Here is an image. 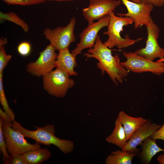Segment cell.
I'll list each match as a JSON object with an SVG mask.
<instances>
[{
  "label": "cell",
  "instance_id": "obj_4",
  "mask_svg": "<svg viewBox=\"0 0 164 164\" xmlns=\"http://www.w3.org/2000/svg\"><path fill=\"white\" fill-rule=\"evenodd\" d=\"M2 127L7 149L10 156L22 154L41 147L38 142L34 144L28 142L23 134L13 128L12 123L3 121Z\"/></svg>",
  "mask_w": 164,
  "mask_h": 164
},
{
  "label": "cell",
  "instance_id": "obj_27",
  "mask_svg": "<svg viewBox=\"0 0 164 164\" xmlns=\"http://www.w3.org/2000/svg\"><path fill=\"white\" fill-rule=\"evenodd\" d=\"M150 137L156 140L159 139L164 141V123Z\"/></svg>",
  "mask_w": 164,
  "mask_h": 164
},
{
  "label": "cell",
  "instance_id": "obj_10",
  "mask_svg": "<svg viewBox=\"0 0 164 164\" xmlns=\"http://www.w3.org/2000/svg\"><path fill=\"white\" fill-rule=\"evenodd\" d=\"M55 49L51 44L39 53L38 59L29 63L27 67L29 73L37 77L43 76L52 70L55 67L57 55Z\"/></svg>",
  "mask_w": 164,
  "mask_h": 164
},
{
  "label": "cell",
  "instance_id": "obj_35",
  "mask_svg": "<svg viewBox=\"0 0 164 164\" xmlns=\"http://www.w3.org/2000/svg\"><path fill=\"white\" fill-rule=\"evenodd\" d=\"M163 69L164 71V62H163Z\"/></svg>",
  "mask_w": 164,
  "mask_h": 164
},
{
  "label": "cell",
  "instance_id": "obj_25",
  "mask_svg": "<svg viewBox=\"0 0 164 164\" xmlns=\"http://www.w3.org/2000/svg\"><path fill=\"white\" fill-rule=\"evenodd\" d=\"M31 50L30 44L26 41L20 43L17 48L18 52L22 56H26L29 55Z\"/></svg>",
  "mask_w": 164,
  "mask_h": 164
},
{
  "label": "cell",
  "instance_id": "obj_19",
  "mask_svg": "<svg viewBox=\"0 0 164 164\" xmlns=\"http://www.w3.org/2000/svg\"><path fill=\"white\" fill-rule=\"evenodd\" d=\"M136 155L135 153L117 150L111 152L105 161L106 164H131L133 158Z\"/></svg>",
  "mask_w": 164,
  "mask_h": 164
},
{
  "label": "cell",
  "instance_id": "obj_17",
  "mask_svg": "<svg viewBox=\"0 0 164 164\" xmlns=\"http://www.w3.org/2000/svg\"><path fill=\"white\" fill-rule=\"evenodd\" d=\"M105 140L108 143L114 145L121 149L127 143L128 140L125 132L118 115L115 121L114 130L111 134L106 137Z\"/></svg>",
  "mask_w": 164,
  "mask_h": 164
},
{
  "label": "cell",
  "instance_id": "obj_20",
  "mask_svg": "<svg viewBox=\"0 0 164 164\" xmlns=\"http://www.w3.org/2000/svg\"><path fill=\"white\" fill-rule=\"evenodd\" d=\"M0 19L1 22L8 21L15 24L21 27L25 32H27L29 30L28 24L13 12L5 13L0 12Z\"/></svg>",
  "mask_w": 164,
  "mask_h": 164
},
{
  "label": "cell",
  "instance_id": "obj_31",
  "mask_svg": "<svg viewBox=\"0 0 164 164\" xmlns=\"http://www.w3.org/2000/svg\"><path fill=\"white\" fill-rule=\"evenodd\" d=\"M7 43V40L5 38H2L0 40V47L4 46Z\"/></svg>",
  "mask_w": 164,
  "mask_h": 164
},
{
  "label": "cell",
  "instance_id": "obj_5",
  "mask_svg": "<svg viewBox=\"0 0 164 164\" xmlns=\"http://www.w3.org/2000/svg\"><path fill=\"white\" fill-rule=\"evenodd\" d=\"M62 71L56 68L43 76L45 90L50 94L57 97H63L75 82Z\"/></svg>",
  "mask_w": 164,
  "mask_h": 164
},
{
  "label": "cell",
  "instance_id": "obj_34",
  "mask_svg": "<svg viewBox=\"0 0 164 164\" xmlns=\"http://www.w3.org/2000/svg\"><path fill=\"white\" fill-rule=\"evenodd\" d=\"M131 1L136 3H141L139 0H131Z\"/></svg>",
  "mask_w": 164,
  "mask_h": 164
},
{
  "label": "cell",
  "instance_id": "obj_18",
  "mask_svg": "<svg viewBox=\"0 0 164 164\" xmlns=\"http://www.w3.org/2000/svg\"><path fill=\"white\" fill-rule=\"evenodd\" d=\"M50 151L46 148H39L29 151L22 154L25 164H40L51 156Z\"/></svg>",
  "mask_w": 164,
  "mask_h": 164
},
{
  "label": "cell",
  "instance_id": "obj_6",
  "mask_svg": "<svg viewBox=\"0 0 164 164\" xmlns=\"http://www.w3.org/2000/svg\"><path fill=\"white\" fill-rule=\"evenodd\" d=\"M122 54L126 60L121 62V64L128 72L138 73L150 72L159 76L164 73L163 62L149 60L135 52H123Z\"/></svg>",
  "mask_w": 164,
  "mask_h": 164
},
{
  "label": "cell",
  "instance_id": "obj_1",
  "mask_svg": "<svg viewBox=\"0 0 164 164\" xmlns=\"http://www.w3.org/2000/svg\"><path fill=\"white\" fill-rule=\"evenodd\" d=\"M112 50L107 47L98 35L94 46L84 54L87 58H93L98 62L97 67L103 74L106 72L116 85L118 82L123 83V79L128 75V71L121 64L119 56L112 55Z\"/></svg>",
  "mask_w": 164,
  "mask_h": 164
},
{
  "label": "cell",
  "instance_id": "obj_22",
  "mask_svg": "<svg viewBox=\"0 0 164 164\" xmlns=\"http://www.w3.org/2000/svg\"><path fill=\"white\" fill-rule=\"evenodd\" d=\"M3 121V120L1 118L0 119V149L3 155V159L5 161L9 159L11 156L7 151L3 134L2 125Z\"/></svg>",
  "mask_w": 164,
  "mask_h": 164
},
{
  "label": "cell",
  "instance_id": "obj_9",
  "mask_svg": "<svg viewBox=\"0 0 164 164\" xmlns=\"http://www.w3.org/2000/svg\"><path fill=\"white\" fill-rule=\"evenodd\" d=\"M109 15H106L96 22L88 24L87 26L80 33V41L71 53L76 56L81 53L87 48H93L98 35L99 31L103 28L108 27L110 20Z\"/></svg>",
  "mask_w": 164,
  "mask_h": 164
},
{
  "label": "cell",
  "instance_id": "obj_11",
  "mask_svg": "<svg viewBox=\"0 0 164 164\" xmlns=\"http://www.w3.org/2000/svg\"><path fill=\"white\" fill-rule=\"evenodd\" d=\"M88 6L82 9V14L88 24L99 20L114 12L122 3L121 0H89Z\"/></svg>",
  "mask_w": 164,
  "mask_h": 164
},
{
  "label": "cell",
  "instance_id": "obj_23",
  "mask_svg": "<svg viewBox=\"0 0 164 164\" xmlns=\"http://www.w3.org/2000/svg\"><path fill=\"white\" fill-rule=\"evenodd\" d=\"M9 5H28L44 2L46 0H2Z\"/></svg>",
  "mask_w": 164,
  "mask_h": 164
},
{
  "label": "cell",
  "instance_id": "obj_30",
  "mask_svg": "<svg viewBox=\"0 0 164 164\" xmlns=\"http://www.w3.org/2000/svg\"><path fill=\"white\" fill-rule=\"evenodd\" d=\"M157 160L160 164H164V154L159 155L157 157Z\"/></svg>",
  "mask_w": 164,
  "mask_h": 164
},
{
  "label": "cell",
  "instance_id": "obj_7",
  "mask_svg": "<svg viewBox=\"0 0 164 164\" xmlns=\"http://www.w3.org/2000/svg\"><path fill=\"white\" fill-rule=\"evenodd\" d=\"M76 23V20L73 17L65 26L58 27L53 29L46 28L44 31L43 34L56 50L68 48L70 44L76 39L74 33Z\"/></svg>",
  "mask_w": 164,
  "mask_h": 164
},
{
  "label": "cell",
  "instance_id": "obj_24",
  "mask_svg": "<svg viewBox=\"0 0 164 164\" xmlns=\"http://www.w3.org/2000/svg\"><path fill=\"white\" fill-rule=\"evenodd\" d=\"M12 58L10 55L7 54L5 51L4 46L0 47V73L3 71Z\"/></svg>",
  "mask_w": 164,
  "mask_h": 164
},
{
  "label": "cell",
  "instance_id": "obj_26",
  "mask_svg": "<svg viewBox=\"0 0 164 164\" xmlns=\"http://www.w3.org/2000/svg\"><path fill=\"white\" fill-rule=\"evenodd\" d=\"M5 164H25L22 154H18L11 156L9 159L5 161Z\"/></svg>",
  "mask_w": 164,
  "mask_h": 164
},
{
  "label": "cell",
  "instance_id": "obj_13",
  "mask_svg": "<svg viewBox=\"0 0 164 164\" xmlns=\"http://www.w3.org/2000/svg\"><path fill=\"white\" fill-rule=\"evenodd\" d=\"M161 126V125L147 120L137 130L128 141L122 150L134 153L139 151L137 147L145 139L151 136Z\"/></svg>",
  "mask_w": 164,
  "mask_h": 164
},
{
  "label": "cell",
  "instance_id": "obj_32",
  "mask_svg": "<svg viewBox=\"0 0 164 164\" xmlns=\"http://www.w3.org/2000/svg\"><path fill=\"white\" fill-rule=\"evenodd\" d=\"M48 1H73V0H48Z\"/></svg>",
  "mask_w": 164,
  "mask_h": 164
},
{
  "label": "cell",
  "instance_id": "obj_2",
  "mask_svg": "<svg viewBox=\"0 0 164 164\" xmlns=\"http://www.w3.org/2000/svg\"><path fill=\"white\" fill-rule=\"evenodd\" d=\"M12 127L25 137L32 139L39 144L47 146L54 145L63 153H70L74 148L73 141L60 138L55 135V129L54 125L48 124L42 127L35 126L36 130H30L15 121L12 123Z\"/></svg>",
  "mask_w": 164,
  "mask_h": 164
},
{
  "label": "cell",
  "instance_id": "obj_16",
  "mask_svg": "<svg viewBox=\"0 0 164 164\" xmlns=\"http://www.w3.org/2000/svg\"><path fill=\"white\" fill-rule=\"evenodd\" d=\"M140 145L142 150L139 156L143 163H150L152 158L157 153L164 152V149L159 147L156 144V140L150 136L145 139Z\"/></svg>",
  "mask_w": 164,
  "mask_h": 164
},
{
  "label": "cell",
  "instance_id": "obj_15",
  "mask_svg": "<svg viewBox=\"0 0 164 164\" xmlns=\"http://www.w3.org/2000/svg\"><path fill=\"white\" fill-rule=\"evenodd\" d=\"M118 115L120 118L128 141L132 135L148 120L141 117H132L123 111L120 112Z\"/></svg>",
  "mask_w": 164,
  "mask_h": 164
},
{
  "label": "cell",
  "instance_id": "obj_33",
  "mask_svg": "<svg viewBox=\"0 0 164 164\" xmlns=\"http://www.w3.org/2000/svg\"><path fill=\"white\" fill-rule=\"evenodd\" d=\"M156 62H164V58L161 59H159Z\"/></svg>",
  "mask_w": 164,
  "mask_h": 164
},
{
  "label": "cell",
  "instance_id": "obj_21",
  "mask_svg": "<svg viewBox=\"0 0 164 164\" xmlns=\"http://www.w3.org/2000/svg\"><path fill=\"white\" fill-rule=\"evenodd\" d=\"M2 73H0V101L4 110L11 117L13 122L14 121L15 114L10 108L5 94L2 82Z\"/></svg>",
  "mask_w": 164,
  "mask_h": 164
},
{
  "label": "cell",
  "instance_id": "obj_12",
  "mask_svg": "<svg viewBox=\"0 0 164 164\" xmlns=\"http://www.w3.org/2000/svg\"><path fill=\"white\" fill-rule=\"evenodd\" d=\"M126 7L125 13H117L120 16L130 17L134 20V26L137 29L143 26H146L152 18L151 13L154 6L144 2L136 3L129 0H121Z\"/></svg>",
  "mask_w": 164,
  "mask_h": 164
},
{
  "label": "cell",
  "instance_id": "obj_3",
  "mask_svg": "<svg viewBox=\"0 0 164 164\" xmlns=\"http://www.w3.org/2000/svg\"><path fill=\"white\" fill-rule=\"evenodd\" d=\"M109 15L110 18L108 29L103 33L108 37L107 40L104 43L107 47L111 49L116 46L120 49L126 48L143 39L139 38L136 39H132L128 34L125 38L121 37L120 33L123 30V27L132 24L134 20L127 16H116L114 12L110 13Z\"/></svg>",
  "mask_w": 164,
  "mask_h": 164
},
{
  "label": "cell",
  "instance_id": "obj_28",
  "mask_svg": "<svg viewBox=\"0 0 164 164\" xmlns=\"http://www.w3.org/2000/svg\"><path fill=\"white\" fill-rule=\"evenodd\" d=\"M141 2L152 4L154 6L160 7L164 5V0H139Z\"/></svg>",
  "mask_w": 164,
  "mask_h": 164
},
{
  "label": "cell",
  "instance_id": "obj_14",
  "mask_svg": "<svg viewBox=\"0 0 164 164\" xmlns=\"http://www.w3.org/2000/svg\"><path fill=\"white\" fill-rule=\"evenodd\" d=\"M76 56L70 53L68 48L59 51L56 60L55 67L67 74L70 77L77 76V73L74 68L77 66Z\"/></svg>",
  "mask_w": 164,
  "mask_h": 164
},
{
  "label": "cell",
  "instance_id": "obj_8",
  "mask_svg": "<svg viewBox=\"0 0 164 164\" xmlns=\"http://www.w3.org/2000/svg\"><path fill=\"white\" fill-rule=\"evenodd\" d=\"M147 38L145 46L138 49L134 52L146 59L151 61L156 58H164V49L161 47L158 43L159 29L152 19L146 26Z\"/></svg>",
  "mask_w": 164,
  "mask_h": 164
},
{
  "label": "cell",
  "instance_id": "obj_29",
  "mask_svg": "<svg viewBox=\"0 0 164 164\" xmlns=\"http://www.w3.org/2000/svg\"><path fill=\"white\" fill-rule=\"evenodd\" d=\"M0 116L4 121L12 123L13 121L10 115L4 111L0 108Z\"/></svg>",
  "mask_w": 164,
  "mask_h": 164
}]
</instances>
